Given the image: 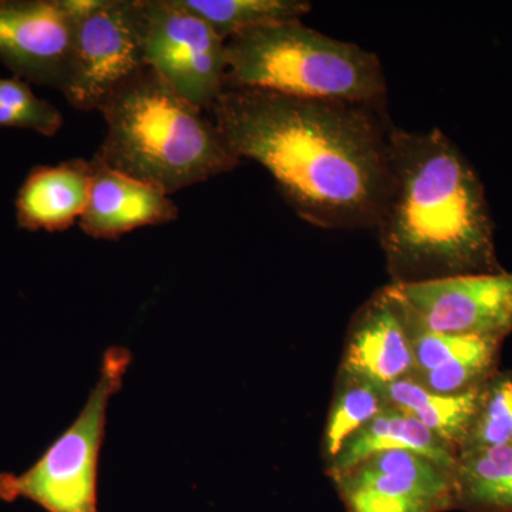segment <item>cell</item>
Segmentation results:
<instances>
[{
    "instance_id": "1",
    "label": "cell",
    "mask_w": 512,
    "mask_h": 512,
    "mask_svg": "<svg viewBox=\"0 0 512 512\" xmlns=\"http://www.w3.org/2000/svg\"><path fill=\"white\" fill-rule=\"evenodd\" d=\"M379 109L238 89L210 110L229 150L264 167L302 220L376 229L393 181L392 127Z\"/></svg>"
},
{
    "instance_id": "20",
    "label": "cell",
    "mask_w": 512,
    "mask_h": 512,
    "mask_svg": "<svg viewBox=\"0 0 512 512\" xmlns=\"http://www.w3.org/2000/svg\"><path fill=\"white\" fill-rule=\"evenodd\" d=\"M63 116L49 101L39 99L25 80L0 79V127L25 128L55 136Z\"/></svg>"
},
{
    "instance_id": "6",
    "label": "cell",
    "mask_w": 512,
    "mask_h": 512,
    "mask_svg": "<svg viewBox=\"0 0 512 512\" xmlns=\"http://www.w3.org/2000/svg\"><path fill=\"white\" fill-rule=\"evenodd\" d=\"M146 67L143 0H93L77 22L62 93L76 110L100 111Z\"/></svg>"
},
{
    "instance_id": "8",
    "label": "cell",
    "mask_w": 512,
    "mask_h": 512,
    "mask_svg": "<svg viewBox=\"0 0 512 512\" xmlns=\"http://www.w3.org/2000/svg\"><path fill=\"white\" fill-rule=\"evenodd\" d=\"M409 328L504 340L512 332V274L495 271L390 284Z\"/></svg>"
},
{
    "instance_id": "2",
    "label": "cell",
    "mask_w": 512,
    "mask_h": 512,
    "mask_svg": "<svg viewBox=\"0 0 512 512\" xmlns=\"http://www.w3.org/2000/svg\"><path fill=\"white\" fill-rule=\"evenodd\" d=\"M392 190L377 222L392 284L500 271L484 187L440 131L390 130Z\"/></svg>"
},
{
    "instance_id": "14",
    "label": "cell",
    "mask_w": 512,
    "mask_h": 512,
    "mask_svg": "<svg viewBox=\"0 0 512 512\" xmlns=\"http://www.w3.org/2000/svg\"><path fill=\"white\" fill-rule=\"evenodd\" d=\"M390 450L413 451L450 470H454L457 464L458 453L453 447L434 436L412 414L387 404L375 419L357 431L326 468L332 478L373 454Z\"/></svg>"
},
{
    "instance_id": "7",
    "label": "cell",
    "mask_w": 512,
    "mask_h": 512,
    "mask_svg": "<svg viewBox=\"0 0 512 512\" xmlns=\"http://www.w3.org/2000/svg\"><path fill=\"white\" fill-rule=\"evenodd\" d=\"M144 60L197 109L225 90V40L183 0H143Z\"/></svg>"
},
{
    "instance_id": "9",
    "label": "cell",
    "mask_w": 512,
    "mask_h": 512,
    "mask_svg": "<svg viewBox=\"0 0 512 512\" xmlns=\"http://www.w3.org/2000/svg\"><path fill=\"white\" fill-rule=\"evenodd\" d=\"M93 0H0V60L26 82L62 92L74 33Z\"/></svg>"
},
{
    "instance_id": "5",
    "label": "cell",
    "mask_w": 512,
    "mask_h": 512,
    "mask_svg": "<svg viewBox=\"0 0 512 512\" xmlns=\"http://www.w3.org/2000/svg\"><path fill=\"white\" fill-rule=\"evenodd\" d=\"M131 363L127 349L106 350L100 376L77 419L32 467L0 474V500L32 501L47 512H99V466L107 407L120 392Z\"/></svg>"
},
{
    "instance_id": "17",
    "label": "cell",
    "mask_w": 512,
    "mask_h": 512,
    "mask_svg": "<svg viewBox=\"0 0 512 512\" xmlns=\"http://www.w3.org/2000/svg\"><path fill=\"white\" fill-rule=\"evenodd\" d=\"M387 407L382 387L340 370L322 439V456L329 466L346 443Z\"/></svg>"
},
{
    "instance_id": "12",
    "label": "cell",
    "mask_w": 512,
    "mask_h": 512,
    "mask_svg": "<svg viewBox=\"0 0 512 512\" xmlns=\"http://www.w3.org/2000/svg\"><path fill=\"white\" fill-rule=\"evenodd\" d=\"M90 200L80 228L96 239H117L134 229L170 224L178 218V207L170 195L153 185L111 170L92 158Z\"/></svg>"
},
{
    "instance_id": "4",
    "label": "cell",
    "mask_w": 512,
    "mask_h": 512,
    "mask_svg": "<svg viewBox=\"0 0 512 512\" xmlns=\"http://www.w3.org/2000/svg\"><path fill=\"white\" fill-rule=\"evenodd\" d=\"M225 59V90L357 104H380L386 96V77L375 53L323 35L302 20L229 37Z\"/></svg>"
},
{
    "instance_id": "10",
    "label": "cell",
    "mask_w": 512,
    "mask_h": 512,
    "mask_svg": "<svg viewBox=\"0 0 512 512\" xmlns=\"http://www.w3.org/2000/svg\"><path fill=\"white\" fill-rule=\"evenodd\" d=\"M332 480L349 512H439L456 503L454 470L413 451H380Z\"/></svg>"
},
{
    "instance_id": "18",
    "label": "cell",
    "mask_w": 512,
    "mask_h": 512,
    "mask_svg": "<svg viewBox=\"0 0 512 512\" xmlns=\"http://www.w3.org/2000/svg\"><path fill=\"white\" fill-rule=\"evenodd\" d=\"M222 40L271 23L301 20L312 10L306 0H183Z\"/></svg>"
},
{
    "instance_id": "13",
    "label": "cell",
    "mask_w": 512,
    "mask_h": 512,
    "mask_svg": "<svg viewBox=\"0 0 512 512\" xmlns=\"http://www.w3.org/2000/svg\"><path fill=\"white\" fill-rule=\"evenodd\" d=\"M92 175V161L82 158L33 168L16 198L19 227L47 232L73 227L89 204Z\"/></svg>"
},
{
    "instance_id": "19",
    "label": "cell",
    "mask_w": 512,
    "mask_h": 512,
    "mask_svg": "<svg viewBox=\"0 0 512 512\" xmlns=\"http://www.w3.org/2000/svg\"><path fill=\"white\" fill-rule=\"evenodd\" d=\"M512 373H493L481 387L480 402L463 451L511 446Z\"/></svg>"
},
{
    "instance_id": "3",
    "label": "cell",
    "mask_w": 512,
    "mask_h": 512,
    "mask_svg": "<svg viewBox=\"0 0 512 512\" xmlns=\"http://www.w3.org/2000/svg\"><path fill=\"white\" fill-rule=\"evenodd\" d=\"M100 113L107 133L94 158L167 195L241 163L214 121L148 67L121 84Z\"/></svg>"
},
{
    "instance_id": "15",
    "label": "cell",
    "mask_w": 512,
    "mask_h": 512,
    "mask_svg": "<svg viewBox=\"0 0 512 512\" xmlns=\"http://www.w3.org/2000/svg\"><path fill=\"white\" fill-rule=\"evenodd\" d=\"M483 384L466 392L441 394L427 390L412 377L383 386L387 404L412 414L441 441L460 451L466 441Z\"/></svg>"
},
{
    "instance_id": "11",
    "label": "cell",
    "mask_w": 512,
    "mask_h": 512,
    "mask_svg": "<svg viewBox=\"0 0 512 512\" xmlns=\"http://www.w3.org/2000/svg\"><path fill=\"white\" fill-rule=\"evenodd\" d=\"M412 338L386 286L355 313L340 370L383 387L413 375Z\"/></svg>"
},
{
    "instance_id": "16",
    "label": "cell",
    "mask_w": 512,
    "mask_h": 512,
    "mask_svg": "<svg viewBox=\"0 0 512 512\" xmlns=\"http://www.w3.org/2000/svg\"><path fill=\"white\" fill-rule=\"evenodd\" d=\"M454 491L471 510L512 511V444L458 453Z\"/></svg>"
}]
</instances>
